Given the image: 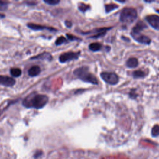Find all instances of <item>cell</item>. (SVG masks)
<instances>
[{
  "label": "cell",
  "mask_w": 159,
  "mask_h": 159,
  "mask_svg": "<svg viewBox=\"0 0 159 159\" xmlns=\"http://www.w3.org/2000/svg\"><path fill=\"white\" fill-rule=\"evenodd\" d=\"M48 101L49 97L47 95L32 93L24 99L22 101V105L27 108L39 109L46 105Z\"/></svg>",
  "instance_id": "6da1fadb"
},
{
  "label": "cell",
  "mask_w": 159,
  "mask_h": 159,
  "mask_svg": "<svg viewBox=\"0 0 159 159\" xmlns=\"http://www.w3.org/2000/svg\"><path fill=\"white\" fill-rule=\"evenodd\" d=\"M73 74L78 79L81 80L83 82L92 83L95 85L98 84V81L96 77L93 75V74L89 72L88 67L86 66L77 68L74 70Z\"/></svg>",
  "instance_id": "7a4b0ae2"
},
{
  "label": "cell",
  "mask_w": 159,
  "mask_h": 159,
  "mask_svg": "<svg viewBox=\"0 0 159 159\" xmlns=\"http://www.w3.org/2000/svg\"><path fill=\"white\" fill-rule=\"evenodd\" d=\"M138 17V13L133 8H125L120 15V21L125 23H132Z\"/></svg>",
  "instance_id": "3957f363"
},
{
  "label": "cell",
  "mask_w": 159,
  "mask_h": 159,
  "mask_svg": "<svg viewBox=\"0 0 159 159\" xmlns=\"http://www.w3.org/2000/svg\"><path fill=\"white\" fill-rule=\"evenodd\" d=\"M100 75L101 78L109 85H115L119 82V76L115 73L104 72L101 73Z\"/></svg>",
  "instance_id": "277c9868"
},
{
  "label": "cell",
  "mask_w": 159,
  "mask_h": 159,
  "mask_svg": "<svg viewBox=\"0 0 159 159\" xmlns=\"http://www.w3.org/2000/svg\"><path fill=\"white\" fill-rule=\"evenodd\" d=\"M80 55V52H67L62 54L59 56V61L60 63H66L72 60H77Z\"/></svg>",
  "instance_id": "5b68a950"
},
{
  "label": "cell",
  "mask_w": 159,
  "mask_h": 159,
  "mask_svg": "<svg viewBox=\"0 0 159 159\" xmlns=\"http://www.w3.org/2000/svg\"><path fill=\"white\" fill-rule=\"evenodd\" d=\"M16 83V80L13 78L6 75H0V85L6 87H13Z\"/></svg>",
  "instance_id": "8992f818"
},
{
  "label": "cell",
  "mask_w": 159,
  "mask_h": 159,
  "mask_svg": "<svg viewBox=\"0 0 159 159\" xmlns=\"http://www.w3.org/2000/svg\"><path fill=\"white\" fill-rule=\"evenodd\" d=\"M147 22L155 29L159 30V16L157 15H149L145 18Z\"/></svg>",
  "instance_id": "52a82bcc"
},
{
  "label": "cell",
  "mask_w": 159,
  "mask_h": 159,
  "mask_svg": "<svg viewBox=\"0 0 159 159\" xmlns=\"http://www.w3.org/2000/svg\"><path fill=\"white\" fill-rule=\"evenodd\" d=\"M132 37L136 41H138V42L143 44H146V45H149L151 44V39L146 36L141 34V33L139 34H134L131 33Z\"/></svg>",
  "instance_id": "ba28073f"
},
{
  "label": "cell",
  "mask_w": 159,
  "mask_h": 159,
  "mask_svg": "<svg viewBox=\"0 0 159 159\" xmlns=\"http://www.w3.org/2000/svg\"><path fill=\"white\" fill-rule=\"evenodd\" d=\"M27 26L30 28L31 29H32L34 31H42V30H47L50 32H57L58 30L57 29H55L52 27H47L45 26H42L40 24H36L34 23H28L27 24Z\"/></svg>",
  "instance_id": "9c48e42d"
},
{
  "label": "cell",
  "mask_w": 159,
  "mask_h": 159,
  "mask_svg": "<svg viewBox=\"0 0 159 159\" xmlns=\"http://www.w3.org/2000/svg\"><path fill=\"white\" fill-rule=\"evenodd\" d=\"M31 59L32 60H47L48 61H52L53 59L52 55L49 53V52H43L38 55H36L35 57L31 58Z\"/></svg>",
  "instance_id": "30bf717a"
},
{
  "label": "cell",
  "mask_w": 159,
  "mask_h": 159,
  "mask_svg": "<svg viewBox=\"0 0 159 159\" xmlns=\"http://www.w3.org/2000/svg\"><path fill=\"white\" fill-rule=\"evenodd\" d=\"M145 28H147V26L142 21H139L135 26L132 28V31L131 33L134 34H139L141 32L144 30Z\"/></svg>",
  "instance_id": "8fae6325"
},
{
  "label": "cell",
  "mask_w": 159,
  "mask_h": 159,
  "mask_svg": "<svg viewBox=\"0 0 159 159\" xmlns=\"http://www.w3.org/2000/svg\"><path fill=\"white\" fill-rule=\"evenodd\" d=\"M41 72V69L40 67L37 66V65H35V66H32V67H31L29 70H28V74L30 76H38L40 73Z\"/></svg>",
  "instance_id": "7c38bea8"
},
{
  "label": "cell",
  "mask_w": 159,
  "mask_h": 159,
  "mask_svg": "<svg viewBox=\"0 0 159 159\" xmlns=\"http://www.w3.org/2000/svg\"><path fill=\"white\" fill-rule=\"evenodd\" d=\"M138 64H139V62H138V59L135 58H133V57L129 59L126 62L127 66L129 68H132V69L137 67L138 66Z\"/></svg>",
  "instance_id": "4fadbf2b"
},
{
  "label": "cell",
  "mask_w": 159,
  "mask_h": 159,
  "mask_svg": "<svg viewBox=\"0 0 159 159\" xmlns=\"http://www.w3.org/2000/svg\"><path fill=\"white\" fill-rule=\"evenodd\" d=\"M102 45L99 42H93L90 44L89 45V49L93 52H97L101 50Z\"/></svg>",
  "instance_id": "5bb4252c"
},
{
  "label": "cell",
  "mask_w": 159,
  "mask_h": 159,
  "mask_svg": "<svg viewBox=\"0 0 159 159\" xmlns=\"http://www.w3.org/2000/svg\"><path fill=\"white\" fill-rule=\"evenodd\" d=\"M10 73L13 77H19L22 74V71L19 68H13L10 70Z\"/></svg>",
  "instance_id": "9a60e30c"
},
{
  "label": "cell",
  "mask_w": 159,
  "mask_h": 159,
  "mask_svg": "<svg viewBox=\"0 0 159 159\" xmlns=\"http://www.w3.org/2000/svg\"><path fill=\"white\" fill-rule=\"evenodd\" d=\"M118 6L115 4H109V5H105V9H106V12L107 13L111 12L112 11L115 10L116 9L118 8Z\"/></svg>",
  "instance_id": "2e32d148"
},
{
  "label": "cell",
  "mask_w": 159,
  "mask_h": 159,
  "mask_svg": "<svg viewBox=\"0 0 159 159\" xmlns=\"http://www.w3.org/2000/svg\"><path fill=\"white\" fill-rule=\"evenodd\" d=\"M90 9V6L88 5L85 3H80L78 5V9L82 13H85L88 9Z\"/></svg>",
  "instance_id": "e0dca14e"
},
{
  "label": "cell",
  "mask_w": 159,
  "mask_h": 159,
  "mask_svg": "<svg viewBox=\"0 0 159 159\" xmlns=\"http://www.w3.org/2000/svg\"><path fill=\"white\" fill-rule=\"evenodd\" d=\"M145 76V73L142 70H136L133 72V76L135 78H141Z\"/></svg>",
  "instance_id": "ac0fdd59"
},
{
  "label": "cell",
  "mask_w": 159,
  "mask_h": 159,
  "mask_svg": "<svg viewBox=\"0 0 159 159\" xmlns=\"http://www.w3.org/2000/svg\"><path fill=\"white\" fill-rule=\"evenodd\" d=\"M151 133H152V135L153 136V137H155V138L159 135V126L158 125H155V126H154L152 128Z\"/></svg>",
  "instance_id": "d6986e66"
},
{
  "label": "cell",
  "mask_w": 159,
  "mask_h": 159,
  "mask_svg": "<svg viewBox=\"0 0 159 159\" xmlns=\"http://www.w3.org/2000/svg\"><path fill=\"white\" fill-rule=\"evenodd\" d=\"M67 40L65 37H64L63 36H60L56 39L55 45H60L67 42Z\"/></svg>",
  "instance_id": "ffe728a7"
},
{
  "label": "cell",
  "mask_w": 159,
  "mask_h": 159,
  "mask_svg": "<svg viewBox=\"0 0 159 159\" xmlns=\"http://www.w3.org/2000/svg\"><path fill=\"white\" fill-rule=\"evenodd\" d=\"M44 2L49 5H56L60 3L59 0H44Z\"/></svg>",
  "instance_id": "44dd1931"
},
{
  "label": "cell",
  "mask_w": 159,
  "mask_h": 159,
  "mask_svg": "<svg viewBox=\"0 0 159 159\" xmlns=\"http://www.w3.org/2000/svg\"><path fill=\"white\" fill-rule=\"evenodd\" d=\"M8 8V3L5 2L0 1V11H6Z\"/></svg>",
  "instance_id": "7402d4cb"
},
{
  "label": "cell",
  "mask_w": 159,
  "mask_h": 159,
  "mask_svg": "<svg viewBox=\"0 0 159 159\" xmlns=\"http://www.w3.org/2000/svg\"><path fill=\"white\" fill-rule=\"evenodd\" d=\"M67 37L68 38V39L70 40V41H81V39H80L73 35H71V34H66Z\"/></svg>",
  "instance_id": "603a6c76"
},
{
  "label": "cell",
  "mask_w": 159,
  "mask_h": 159,
  "mask_svg": "<svg viewBox=\"0 0 159 159\" xmlns=\"http://www.w3.org/2000/svg\"><path fill=\"white\" fill-rule=\"evenodd\" d=\"M65 26H66L67 28H72V22L71 21H70L66 20V21H65Z\"/></svg>",
  "instance_id": "cb8c5ba5"
},
{
  "label": "cell",
  "mask_w": 159,
  "mask_h": 159,
  "mask_svg": "<svg viewBox=\"0 0 159 159\" xmlns=\"http://www.w3.org/2000/svg\"><path fill=\"white\" fill-rule=\"evenodd\" d=\"M129 96L132 98H135L137 97L138 95L135 93V90H132L131 92L129 93Z\"/></svg>",
  "instance_id": "d4e9b609"
},
{
  "label": "cell",
  "mask_w": 159,
  "mask_h": 159,
  "mask_svg": "<svg viewBox=\"0 0 159 159\" xmlns=\"http://www.w3.org/2000/svg\"><path fill=\"white\" fill-rule=\"evenodd\" d=\"M5 16L4 15H2V14H0V18H5Z\"/></svg>",
  "instance_id": "484cf974"
},
{
  "label": "cell",
  "mask_w": 159,
  "mask_h": 159,
  "mask_svg": "<svg viewBox=\"0 0 159 159\" xmlns=\"http://www.w3.org/2000/svg\"><path fill=\"white\" fill-rule=\"evenodd\" d=\"M156 11H157V12L158 13H159V9H157Z\"/></svg>",
  "instance_id": "4316f807"
},
{
  "label": "cell",
  "mask_w": 159,
  "mask_h": 159,
  "mask_svg": "<svg viewBox=\"0 0 159 159\" xmlns=\"http://www.w3.org/2000/svg\"><path fill=\"white\" fill-rule=\"evenodd\" d=\"M0 115H1V113H0Z\"/></svg>",
  "instance_id": "83f0119b"
}]
</instances>
